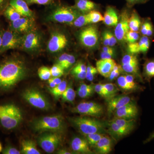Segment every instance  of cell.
Listing matches in <instances>:
<instances>
[{"mask_svg":"<svg viewBox=\"0 0 154 154\" xmlns=\"http://www.w3.org/2000/svg\"><path fill=\"white\" fill-rule=\"evenodd\" d=\"M28 69L25 61L19 57L9 58L0 63V89L10 90L24 79Z\"/></svg>","mask_w":154,"mask_h":154,"instance_id":"cell-1","label":"cell"},{"mask_svg":"<svg viewBox=\"0 0 154 154\" xmlns=\"http://www.w3.org/2000/svg\"><path fill=\"white\" fill-rule=\"evenodd\" d=\"M30 128L34 132L51 131L64 134L66 123L61 114L43 116L34 119L30 122Z\"/></svg>","mask_w":154,"mask_h":154,"instance_id":"cell-2","label":"cell"},{"mask_svg":"<svg viewBox=\"0 0 154 154\" xmlns=\"http://www.w3.org/2000/svg\"><path fill=\"white\" fill-rule=\"evenodd\" d=\"M51 6L52 8L45 17L47 22L71 25L82 14L74 6L54 3Z\"/></svg>","mask_w":154,"mask_h":154,"instance_id":"cell-3","label":"cell"},{"mask_svg":"<svg viewBox=\"0 0 154 154\" xmlns=\"http://www.w3.org/2000/svg\"><path fill=\"white\" fill-rule=\"evenodd\" d=\"M70 122L84 136L91 134L107 133V125L94 117L82 116L69 119Z\"/></svg>","mask_w":154,"mask_h":154,"instance_id":"cell-4","label":"cell"},{"mask_svg":"<svg viewBox=\"0 0 154 154\" xmlns=\"http://www.w3.org/2000/svg\"><path fill=\"white\" fill-rule=\"evenodd\" d=\"M23 119L21 110L15 104L0 105V124L7 130L15 129L19 126Z\"/></svg>","mask_w":154,"mask_h":154,"instance_id":"cell-5","label":"cell"},{"mask_svg":"<svg viewBox=\"0 0 154 154\" xmlns=\"http://www.w3.org/2000/svg\"><path fill=\"white\" fill-rule=\"evenodd\" d=\"M43 43V35L41 31L36 28L23 34L20 49L30 54H35L41 51Z\"/></svg>","mask_w":154,"mask_h":154,"instance_id":"cell-6","label":"cell"},{"mask_svg":"<svg viewBox=\"0 0 154 154\" xmlns=\"http://www.w3.org/2000/svg\"><path fill=\"white\" fill-rule=\"evenodd\" d=\"M22 96L25 102L35 108L46 111L51 108L47 97L36 88H27L22 92Z\"/></svg>","mask_w":154,"mask_h":154,"instance_id":"cell-7","label":"cell"},{"mask_svg":"<svg viewBox=\"0 0 154 154\" xmlns=\"http://www.w3.org/2000/svg\"><path fill=\"white\" fill-rule=\"evenodd\" d=\"M63 134L47 131L41 133L37 138L38 145L48 154L55 152L62 143Z\"/></svg>","mask_w":154,"mask_h":154,"instance_id":"cell-8","label":"cell"},{"mask_svg":"<svg viewBox=\"0 0 154 154\" xmlns=\"http://www.w3.org/2000/svg\"><path fill=\"white\" fill-rule=\"evenodd\" d=\"M69 39L63 30L58 28L53 29L50 32L46 49L51 54L60 53L68 45Z\"/></svg>","mask_w":154,"mask_h":154,"instance_id":"cell-9","label":"cell"},{"mask_svg":"<svg viewBox=\"0 0 154 154\" xmlns=\"http://www.w3.org/2000/svg\"><path fill=\"white\" fill-rule=\"evenodd\" d=\"M23 34L10 29L3 30L2 41L0 48V54L11 49H20Z\"/></svg>","mask_w":154,"mask_h":154,"instance_id":"cell-10","label":"cell"},{"mask_svg":"<svg viewBox=\"0 0 154 154\" xmlns=\"http://www.w3.org/2000/svg\"><path fill=\"white\" fill-rule=\"evenodd\" d=\"M73 113L94 117H101L104 113V107L100 104L94 102H83L72 108Z\"/></svg>","mask_w":154,"mask_h":154,"instance_id":"cell-11","label":"cell"},{"mask_svg":"<svg viewBox=\"0 0 154 154\" xmlns=\"http://www.w3.org/2000/svg\"><path fill=\"white\" fill-rule=\"evenodd\" d=\"M78 38L80 43L85 47L88 48L95 47L99 39L97 28L94 25L84 27L78 33Z\"/></svg>","mask_w":154,"mask_h":154,"instance_id":"cell-12","label":"cell"},{"mask_svg":"<svg viewBox=\"0 0 154 154\" xmlns=\"http://www.w3.org/2000/svg\"><path fill=\"white\" fill-rule=\"evenodd\" d=\"M35 18L22 17L10 23L9 29L24 34L36 28Z\"/></svg>","mask_w":154,"mask_h":154,"instance_id":"cell-13","label":"cell"},{"mask_svg":"<svg viewBox=\"0 0 154 154\" xmlns=\"http://www.w3.org/2000/svg\"><path fill=\"white\" fill-rule=\"evenodd\" d=\"M114 30V35L119 41H125V36L129 31V20L127 11L122 12Z\"/></svg>","mask_w":154,"mask_h":154,"instance_id":"cell-14","label":"cell"},{"mask_svg":"<svg viewBox=\"0 0 154 154\" xmlns=\"http://www.w3.org/2000/svg\"><path fill=\"white\" fill-rule=\"evenodd\" d=\"M138 113V109L136 104L131 101L116 110L113 114L114 118L133 119L137 116Z\"/></svg>","mask_w":154,"mask_h":154,"instance_id":"cell-15","label":"cell"},{"mask_svg":"<svg viewBox=\"0 0 154 154\" xmlns=\"http://www.w3.org/2000/svg\"><path fill=\"white\" fill-rule=\"evenodd\" d=\"M87 140L85 137L75 136L72 139L70 142V147L72 151L75 154H92Z\"/></svg>","mask_w":154,"mask_h":154,"instance_id":"cell-16","label":"cell"},{"mask_svg":"<svg viewBox=\"0 0 154 154\" xmlns=\"http://www.w3.org/2000/svg\"><path fill=\"white\" fill-rule=\"evenodd\" d=\"M131 98L126 95L116 96L107 100V110L108 114L114 113L116 110L131 102Z\"/></svg>","mask_w":154,"mask_h":154,"instance_id":"cell-17","label":"cell"},{"mask_svg":"<svg viewBox=\"0 0 154 154\" xmlns=\"http://www.w3.org/2000/svg\"><path fill=\"white\" fill-rule=\"evenodd\" d=\"M115 61L113 59H106L97 61L96 63V68L102 76L108 78L113 71L116 65Z\"/></svg>","mask_w":154,"mask_h":154,"instance_id":"cell-18","label":"cell"},{"mask_svg":"<svg viewBox=\"0 0 154 154\" xmlns=\"http://www.w3.org/2000/svg\"><path fill=\"white\" fill-rule=\"evenodd\" d=\"M9 5L16 9L22 17L35 18L34 12L29 8L26 0H11Z\"/></svg>","mask_w":154,"mask_h":154,"instance_id":"cell-19","label":"cell"},{"mask_svg":"<svg viewBox=\"0 0 154 154\" xmlns=\"http://www.w3.org/2000/svg\"><path fill=\"white\" fill-rule=\"evenodd\" d=\"M112 140L109 136L105 135L94 146L96 152L100 154H107L112 150Z\"/></svg>","mask_w":154,"mask_h":154,"instance_id":"cell-20","label":"cell"},{"mask_svg":"<svg viewBox=\"0 0 154 154\" xmlns=\"http://www.w3.org/2000/svg\"><path fill=\"white\" fill-rule=\"evenodd\" d=\"M73 6L81 14H85L93 11L97 5L91 0H75Z\"/></svg>","mask_w":154,"mask_h":154,"instance_id":"cell-21","label":"cell"},{"mask_svg":"<svg viewBox=\"0 0 154 154\" xmlns=\"http://www.w3.org/2000/svg\"><path fill=\"white\" fill-rule=\"evenodd\" d=\"M75 61L74 56L69 54L63 53L57 57L55 63L59 65L65 70L72 66L75 63Z\"/></svg>","mask_w":154,"mask_h":154,"instance_id":"cell-22","label":"cell"},{"mask_svg":"<svg viewBox=\"0 0 154 154\" xmlns=\"http://www.w3.org/2000/svg\"><path fill=\"white\" fill-rule=\"evenodd\" d=\"M113 120L121 128L125 134V135L129 134L134 129L135 125L134 119H124L114 118Z\"/></svg>","mask_w":154,"mask_h":154,"instance_id":"cell-23","label":"cell"},{"mask_svg":"<svg viewBox=\"0 0 154 154\" xmlns=\"http://www.w3.org/2000/svg\"><path fill=\"white\" fill-rule=\"evenodd\" d=\"M21 154H40L35 141L30 139L24 140L21 143Z\"/></svg>","mask_w":154,"mask_h":154,"instance_id":"cell-24","label":"cell"},{"mask_svg":"<svg viewBox=\"0 0 154 154\" xmlns=\"http://www.w3.org/2000/svg\"><path fill=\"white\" fill-rule=\"evenodd\" d=\"M119 18L115 9L111 7H107L104 16V23L109 26H116L117 25Z\"/></svg>","mask_w":154,"mask_h":154,"instance_id":"cell-25","label":"cell"},{"mask_svg":"<svg viewBox=\"0 0 154 154\" xmlns=\"http://www.w3.org/2000/svg\"><path fill=\"white\" fill-rule=\"evenodd\" d=\"M106 125L107 133L116 140H118L126 136L121 128L113 119L108 122Z\"/></svg>","mask_w":154,"mask_h":154,"instance_id":"cell-26","label":"cell"},{"mask_svg":"<svg viewBox=\"0 0 154 154\" xmlns=\"http://www.w3.org/2000/svg\"><path fill=\"white\" fill-rule=\"evenodd\" d=\"M94 85H87L82 83L77 90V93L80 98L86 99L91 97L95 92Z\"/></svg>","mask_w":154,"mask_h":154,"instance_id":"cell-27","label":"cell"},{"mask_svg":"<svg viewBox=\"0 0 154 154\" xmlns=\"http://www.w3.org/2000/svg\"><path fill=\"white\" fill-rule=\"evenodd\" d=\"M76 93L72 87V83L67 85L66 89L62 95V101L63 102L72 103L75 98Z\"/></svg>","mask_w":154,"mask_h":154,"instance_id":"cell-28","label":"cell"},{"mask_svg":"<svg viewBox=\"0 0 154 154\" xmlns=\"http://www.w3.org/2000/svg\"><path fill=\"white\" fill-rule=\"evenodd\" d=\"M67 83L66 80L62 81L61 82L54 88H48V91L56 99L61 97L67 86Z\"/></svg>","mask_w":154,"mask_h":154,"instance_id":"cell-29","label":"cell"},{"mask_svg":"<svg viewBox=\"0 0 154 154\" xmlns=\"http://www.w3.org/2000/svg\"><path fill=\"white\" fill-rule=\"evenodd\" d=\"M4 14L6 18L11 22L16 21L22 17L16 9L10 5L5 9Z\"/></svg>","mask_w":154,"mask_h":154,"instance_id":"cell-30","label":"cell"},{"mask_svg":"<svg viewBox=\"0 0 154 154\" xmlns=\"http://www.w3.org/2000/svg\"><path fill=\"white\" fill-rule=\"evenodd\" d=\"M141 21L137 13L134 12L129 18V30L134 32H138L141 26Z\"/></svg>","mask_w":154,"mask_h":154,"instance_id":"cell-31","label":"cell"},{"mask_svg":"<svg viewBox=\"0 0 154 154\" xmlns=\"http://www.w3.org/2000/svg\"><path fill=\"white\" fill-rule=\"evenodd\" d=\"M143 75L149 81L152 78L154 77V59L146 62L143 67Z\"/></svg>","mask_w":154,"mask_h":154,"instance_id":"cell-32","label":"cell"},{"mask_svg":"<svg viewBox=\"0 0 154 154\" xmlns=\"http://www.w3.org/2000/svg\"><path fill=\"white\" fill-rule=\"evenodd\" d=\"M91 24L90 19L87 14H82L73 22L71 24L77 28L85 27L88 24Z\"/></svg>","mask_w":154,"mask_h":154,"instance_id":"cell-33","label":"cell"},{"mask_svg":"<svg viewBox=\"0 0 154 154\" xmlns=\"http://www.w3.org/2000/svg\"><path fill=\"white\" fill-rule=\"evenodd\" d=\"M105 134L102 133H96L91 134L85 136V138L88 141L89 146L91 147H94L98 141Z\"/></svg>","mask_w":154,"mask_h":154,"instance_id":"cell-34","label":"cell"},{"mask_svg":"<svg viewBox=\"0 0 154 154\" xmlns=\"http://www.w3.org/2000/svg\"><path fill=\"white\" fill-rule=\"evenodd\" d=\"M140 32L143 36L150 37L152 36L154 29L151 22L147 21L144 22L140 27Z\"/></svg>","mask_w":154,"mask_h":154,"instance_id":"cell-35","label":"cell"},{"mask_svg":"<svg viewBox=\"0 0 154 154\" xmlns=\"http://www.w3.org/2000/svg\"><path fill=\"white\" fill-rule=\"evenodd\" d=\"M122 68L124 72L136 75L139 76V63L131 64H122Z\"/></svg>","mask_w":154,"mask_h":154,"instance_id":"cell-36","label":"cell"},{"mask_svg":"<svg viewBox=\"0 0 154 154\" xmlns=\"http://www.w3.org/2000/svg\"><path fill=\"white\" fill-rule=\"evenodd\" d=\"M104 88L107 93V100L116 96V94L119 91L118 88L114 84L112 83H107L103 84Z\"/></svg>","mask_w":154,"mask_h":154,"instance_id":"cell-37","label":"cell"},{"mask_svg":"<svg viewBox=\"0 0 154 154\" xmlns=\"http://www.w3.org/2000/svg\"><path fill=\"white\" fill-rule=\"evenodd\" d=\"M38 75L42 81H48L51 77L50 69L45 66L40 67L38 69Z\"/></svg>","mask_w":154,"mask_h":154,"instance_id":"cell-38","label":"cell"},{"mask_svg":"<svg viewBox=\"0 0 154 154\" xmlns=\"http://www.w3.org/2000/svg\"><path fill=\"white\" fill-rule=\"evenodd\" d=\"M140 52L146 53L147 52L150 45V41L148 37L143 36L141 37L138 42Z\"/></svg>","mask_w":154,"mask_h":154,"instance_id":"cell-39","label":"cell"},{"mask_svg":"<svg viewBox=\"0 0 154 154\" xmlns=\"http://www.w3.org/2000/svg\"><path fill=\"white\" fill-rule=\"evenodd\" d=\"M88 17L91 23H98L104 20V17L102 14L98 11H92L88 13Z\"/></svg>","mask_w":154,"mask_h":154,"instance_id":"cell-40","label":"cell"},{"mask_svg":"<svg viewBox=\"0 0 154 154\" xmlns=\"http://www.w3.org/2000/svg\"><path fill=\"white\" fill-rule=\"evenodd\" d=\"M51 77H59L60 78L64 73V69L58 64H54L50 69Z\"/></svg>","mask_w":154,"mask_h":154,"instance_id":"cell-41","label":"cell"},{"mask_svg":"<svg viewBox=\"0 0 154 154\" xmlns=\"http://www.w3.org/2000/svg\"><path fill=\"white\" fill-rule=\"evenodd\" d=\"M139 63L138 60L136 56L133 54H126L122 60V64H131Z\"/></svg>","mask_w":154,"mask_h":154,"instance_id":"cell-42","label":"cell"},{"mask_svg":"<svg viewBox=\"0 0 154 154\" xmlns=\"http://www.w3.org/2000/svg\"><path fill=\"white\" fill-rule=\"evenodd\" d=\"M98 72L96 68L91 65H88L86 70V79L89 82H92L94 80L95 75Z\"/></svg>","mask_w":154,"mask_h":154,"instance_id":"cell-43","label":"cell"},{"mask_svg":"<svg viewBox=\"0 0 154 154\" xmlns=\"http://www.w3.org/2000/svg\"><path fill=\"white\" fill-rule=\"evenodd\" d=\"M139 37V34L137 32L129 30L125 36V41L129 43H134L138 40Z\"/></svg>","mask_w":154,"mask_h":154,"instance_id":"cell-44","label":"cell"},{"mask_svg":"<svg viewBox=\"0 0 154 154\" xmlns=\"http://www.w3.org/2000/svg\"><path fill=\"white\" fill-rule=\"evenodd\" d=\"M94 90L97 94L103 98L107 99V95L106 90L104 87L103 84H98L94 85Z\"/></svg>","mask_w":154,"mask_h":154,"instance_id":"cell-45","label":"cell"},{"mask_svg":"<svg viewBox=\"0 0 154 154\" xmlns=\"http://www.w3.org/2000/svg\"><path fill=\"white\" fill-rule=\"evenodd\" d=\"M117 81L118 86L121 89H123L125 91L131 90V88L127 82L125 75H122L119 77Z\"/></svg>","mask_w":154,"mask_h":154,"instance_id":"cell-46","label":"cell"},{"mask_svg":"<svg viewBox=\"0 0 154 154\" xmlns=\"http://www.w3.org/2000/svg\"><path fill=\"white\" fill-rule=\"evenodd\" d=\"M28 5L33 4L40 5H51L54 3V0H26Z\"/></svg>","mask_w":154,"mask_h":154,"instance_id":"cell-47","label":"cell"},{"mask_svg":"<svg viewBox=\"0 0 154 154\" xmlns=\"http://www.w3.org/2000/svg\"><path fill=\"white\" fill-rule=\"evenodd\" d=\"M122 70H123L122 66L116 63V64L115 66L113 68V71L111 72L110 76L108 78H109V80H111V81L115 79L120 75Z\"/></svg>","mask_w":154,"mask_h":154,"instance_id":"cell-48","label":"cell"},{"mask_svg":"<svg viewBox=\"0 0 154 154\" xmlns=\"http://www.w3.org/2000/svg\"><path fill=\"white\" fill-rule=\"evenodd\" d=\"M3 154H20L21 151L17 149L16 148L11 146H8L4 148L2 151Z\"/></svg>","mask_w":154,"mask_h":154,"instance_id":"cell-49","label":"cell"},{"mask_svg":"<svg viewBox=\"0 0 154 154\" xmlns=\"http://www.w3.org/2000/svg\"><path fill=\"white\" fill-rule=\"evenodd\" d=\"M128 51L129 52L132 54L140 53L138 42H135L134 43H129L128 45Z\"/></svg>","mask_w":154,"mask_h":154,"instance_id":"cell-50","label":"cell"},{"mask_svg":"<svg viewBox=\"0 0 154 154\" xmlns=\"http://www.w3.org/2000/svg\"><path fill=\"white\" fill-rule=\"evenodd\" d=\"M125 77L131 90H135L137 88V85L135 82L134 77L132 75H125Z\"/></svg>","mask_w":154,"mask_h":154,"instance_id":"cell-51","label":"cell"},{"mask_svg":"<svg viewBox=\"0 0 154 154\" xmlns=\"http://www.w3.org/2000/svg\"><path fill=\"white\" fill-rule=\"evenodd\" d=\"M105 31L107 33V38H108L109 46L112 47L114 46L117 43V39L115 37V35H113L110 31H107V30Z\"/></svg>","mask_w":154,"mask_h":154,"instance_id":"cell-52","label":"cell"},{"mask_svg":"<svg viewBox=\"0 0 154 154\" xmlns=\"http://www.w3.org/2000/svg\"><path fill=\"white\" fill-rule=\"evenodd\" d=\"M87 66L83 63L79 62L77 63L72 69L71 72L82 71L86 72Z\"/></svg>","mask_w":154,"mask_h":154,"instance_id":"cell-53","label":"cell"},{"mask_svg":"<svg viewBox=\"0 0 154 154\" xmlns=\"http://www.w3.org/2000/svg\"><path fill=\"white\" fill-rule=\"evenodd\" d=\"M71 73L74 77L77 79L84 80L86 79V72H71Z\"/></svg>","mask_w":154,"mask_h":154,"instance_id":"cell-54","label":"cell"},{"mask_svg":"<svg viewBox=\"0 0 154 154\" xmlns=\"http://www.w3.org/2000/svg\"><path fill=\"white\" fill-rule=\"evenodd\" d=\"M114 55H115V52H108L102 51L101 54V58L102 59H112Z\"/></svg>","mask_w":154,"mask_h":154,"instance_id":"cell-55","label":"cell"},{"mask_svg":"<svg viewBox=\"0 0 154 154\" xmlns=\"http://www.w3.org/2000/svg\"><path fill=\"white\" fill-rule=\"evenodd\" d=\"M11 0H0V12L4 11L9 5Z\"/></svg>","mask_w":154,"mask_h":154,"instance_id":"cell-56","label":"cell"},{"mask_svg":"<svg viewBox=\"0 0 154 154\" xmlns=\"http://www.w3.org/2000/svg\"><path fill=\"white\" fill-rule=\"evenodd\" d=\"M72 151L70 152L66 150V149H57L55 151L56 154H74Z\"/></svg>","mask_w":154,"mask_h":154,"instance_id":"cell-57","label":"cell"},{"mask_svg":"<svg viewBox=\"0 0 154 154\" xmlns=\"http://www.w3.org/2000/svg\"><path fill=\"white\" fill-rule=\"evenodd\" d=\"M126 1L130 5H134L138 3H145L147 0H126Z\"/></svg>","mask_w":154,"mask_h":154,"instance_id":"cell-58","label":"cell"},{"mask_svg":"<svg viewBox=\"0 0 154 154\" xmlns=\"http://www.w3.org/2000/svg\"><path fill=\"white\" fill-rule=\"evenodd\" d=\"M51 80L56 85H59L62 82V80L59 77H51Z\"/></svg>","mask_w":154,"mask_h":154,"instance_id":"cell-59","label":"cell"},{"mask_svg":"<svg viewBox=\"0 0 154 154\" xmlns=\"http://www.w3.org/2000/svg\"><path fill=\"white\" fill-rule=\"evenodd\" d=\"M102 51H105V52H114V49L110 47V46H105L102 48Z\"/></svg>","mask_w":154,"mask_h":154,"instance_id":"cell-60","label":"cell"},{"mask_svg":"<svg viewBox=\"0 0 154 154\" xmlns=\"http://www.w3.org/2000/svg\"><path fill=\"white\" fill-rule=\"evenodd\" d=\"M48 84L49 86V88H54L56 86V85H55V83L53 82L52 80H51V78L48 80Z\"/></svg>","mask_w":154,"mask_h":154,"instance_id":"cell-61","label":"cell"},{"mask_svg":"<svg viewBox=\"0 0 154 154\" xmlns=\"http://www.w3.org/2000/svg\"><path fill=\"white\" fill-rule=\"evenodd\" d=\"M3 30L0 29V48L2 46V35Z\"/></svg>","mask_w":154,"mask_h":154,"instance_id":"cell-62","label":"cell"},{"mask_svg":"<svg viewBox=\"0 0 154 154\" xmlns=\"http://www.w3.org/2000/svg\"><path fill=\"white\" fill-rule=\"evenodd\" d=\"M3 148H2V144H1V143H0V152H2V151Z\"/></svg>","mask_w":154,"mask_h":154,"instance_id":"cell-63","label":"cell"}]
</instances>
